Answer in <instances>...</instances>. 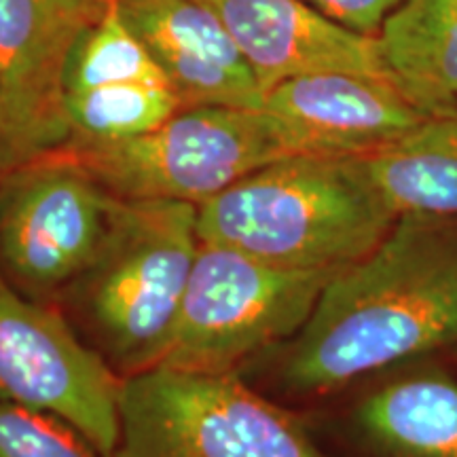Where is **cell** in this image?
<instances>
[{
    "mask_svg": "<svg viewBox=\"0 0 457 457\" xmlns=\"http://www.w3.org/2000/svg\"><path fill=\"white\" fill-rule=\"evenodd\" d=\"M455 343L457 216L400 214L384 242L328 279L278 379L320 396Z\"/></svg>",
    "mask_w": 457,
    "mask_h": 457,
    "instance_id": "obj_1",
    "label": "cell"
},
{
    "mask_svg": "<svg viewBox=\"0 0 457 457\" xmlns=\"http://www.w3.org/2000/svg\"><path fill=\"white\" fill-rule=\"evenodd\" d=\"M396 220L364 157L288 155L199 205V237L284 270H343Z\"/></svg>",
    "mask_w": 457,
    "mask_h": 457,
    "instance_id": "obj_2",
    "label": "cell"
},
{
    "mask_svg": "<svg viewBox=\"0 0 457 457\" xmlns=\"http://www.w3.org/2000/svg\"><path fill=\"white\" fill-rule=\"evenodd\" d=\"M199 245V205L114 197L104 242L60 301L121 377L162 362Z\"/></svg>",
    "mask_w": 457,
    "mask_h": 457,
    "instance_id": "obj_3",
    "label": "cell"
},
{
    "mask_svg": "<svg viewBox=\"0 0 457 457\" xmlns=\"http://www.w3.org/2000/svg\"><path fill=\"white\" fill-rule=\"evenodd\" d=\"M119 420L112 457H333L236 370L157 364L123 377Z\"/></svg>",
    "mask_w": 457,
    "mask_h": 457,
    "instance_id": "obj_4",
    "label": "cell"
},
{
    "mask_svg": "<svg viewBox=\"0 0 457 457\" xmlns=\"http://www.w3.org/2000/svg\"><path fill=\"white\" fill-rule=\"evenodd\" d=\"M66 155L114 197L202 205L250 171L288 157L261 108L191 106L134 138L68 142Z\"/></svg>",
    "mask_w": 457,
    "mask_h": 457,
    "instance_id": "obj_5",
    "label": "cell"
},
{
    "mask_svg": "<svg viewBox=\"0 0 457 457\" xmlns=\"http://www.w3.org/2000/svg\"><path fill=\"white\" fill-rule=\"evenodd\" d=\"M339 270H284L202 242L182 296L163 367L228 373L267 347L293 339Z\"/></svg>",
    "mask_w": 457,
    "mask_h": 457,
    "instance_id": "obj_6",
    "label": "cell"
},
{
    "mask_svg": "<svg viewBox=\"0 0 457 457\" xmlns=\"http://www.w3.org/2000/svg\"><path fill=\"white\" fill-rule=\"evenodd\" d=\"M114 195L64 151L0 176V273L34 301H60L111 225Z\"/></svg>",
    "mask_w": 457,
    "mask_h": 457,
    "instance_id": "obj_7",
    "label": "cell"
},
{
    "mask_svg": "<svg viewBox=\"0 0 457 457\" xmlns=\"http://www.w3.org/2000/svg\"><path fill=\"white\" fill-rule=\"evenodd\" d=\"M121 384L64 313L21 295L0 273V403L60 417L112 457Z\"/></svg>",
    "mask_w": 457,
    "mask_h": 457,
    "instance_id": "obj_8",
    "label": "cell"
},
{
    "mask_svg": "<svg viewBox=\"0 0 457 457\" xmlns=\"http://www.w3.org/2000/svg\"><path fill=\"white\" fill-rule=\"evenodd\" d=\"M108 7L111 0H0V146L7 171L68 145V60Z\"/></svg>",
    "mask_w": 457,
    "mask_h": 457,
    "instance_id": "obj_9",
    "label": "cell"
},
{
    "mask_svg": "<svg viewBox=\"0 0 457 457\" xmlns=\"http://www.w3.org/2000/svg\"><path fill=\"white\" fill-rule=\"evenodd\" d=\"M290 155L367 157L426 121L390 79L320 72L288 79L262 98Z\"/></svg>",
    "mask_w": 457,
    "mask_h": 457,
    "instance_id": "obj_10",
    "label": "cell"
},
{
    "mask_svg": "<svg viewBox=\"0 0 457 457\" xmlns=\"http://www.w3.org/2000/svg\"><path fill=\"white\" fill-rule=\"evenodd\" d=\"M204 3L227 26L262 94L288 79L320 72L390 79L377 37L341 26L305 0Z\"/></svg>",
    "mask_w": 457,
    "mask_h": 457,
    "instance_id": "obj_11",
    "label": "cell"
},
{
    "mask_svg": "<svg viewBox=\"0 0 457 457\" xmlns=\"http://www.w3.org/2000/svg\"><path fill=\"white\" fill-rule=\"evenodd\" d=\"M165 72L182 108H261L262 94L227 26L204 0H114Z\"/></svg>",
    "mask_w": 457,
    "mask_h": 457,
    "instance_id": "obj_12",
    "label": "cell"
},
{
    "mask_svg": "<svg viewBox=\"0 0 457 457\" xmlns=\"http://www.w3.org/2000/svg\"><path fill=\"white\" fill-rule=\"evenodd\" d=\"M356 457H457V381L436 369L394 377L347 421Z\"/></svg>",
    "mask_w": 457,
    "mask_h": 457,
    "instance_id": "obj_13",
    "label": "cell"
},
{
    "mask_svg": "<svg viewBox=\"0 0 457 457\" xmlns=\"http://www.w3.org/2000/svg\"><path fill=\"white\" fill-rule=\"evenodd\" d=\"M377 43L392 83L421 112L457 111V0H404Z\"/></svg>",
    "mask_w": 457,
    "mask_h": 457,
    "instance_id": "obj_14",
    "label": "cell"
},
{
    "mask_svg": "<svg viewBox=\"0 0 457 457\" xmlns=\"http://www.w3.org/2000/svg\"><path fill=\"white\" fill-rule=\"evenodd\" d=\"M364 163L398 216H457V111L428 117Z\"/></svg>",
    "mask_w": 457,
    "mask_h": 457,
    "instance_id": "obj_15",
    "label": "cell"
},
{
    "mask_svg": "<svg viewBox=\"0 0 457 457\" xmlns=\"http://www.w3.org/2000/svg\"><path fill=\"white\" fill-rule=\"evenodd\" d=\"M163 83H170L165 72L111 0L106 13L74 45L64 74V96L119 94Z\"/></svg>",
    "mask_w": 457,
    "mask_h": 457,
    "instance_id": "obj_16",
    "label": "cell"
},
{
    "mask_svg": "<svg viewBox=\"0 0 457 457\" xmlns=\"http://www.w3.org/2000/svg\"><path fill=\"white\" fill-rule=\"evenodd\" d=\"M0 457H106L77 428L45 411L0 403Z\"/></svg>",
    "mask_w": 457,
    "mask_h": 457,
    "instance_id": "obj_17",
    "label": "cell"
},
{
    "mask_svg": "<svg viewBox=\"0 0 457 457\" xmlns=\"http://www.w3.org/2000/svg\"><path fill=\"white\" fill-rule=\"evenodd\" d=\"M305 3L353 32L377 37L386 17L404 0H305Z\"/></svg>",
    "mask_w": 457,
    "mask_h": 457,
    "instance_id": "obj_18",
    "label": "cell"
},
{
    "mask_svg": "<svg viewBox=\"0 0 457 457\" xmlns=\"http://www.w3.org/2000/svg\"><path fill=\"white\" fill-rule=\"evenodd\" d=\"M4 171H7V170H4V159H3V146H0V176H3V174H4Z\"/></svg>",
    "mask_w": 457,
    "mask_h": 457,
    "instance_id": "obj_19",
    "label": "cell"
}]
</instances>
